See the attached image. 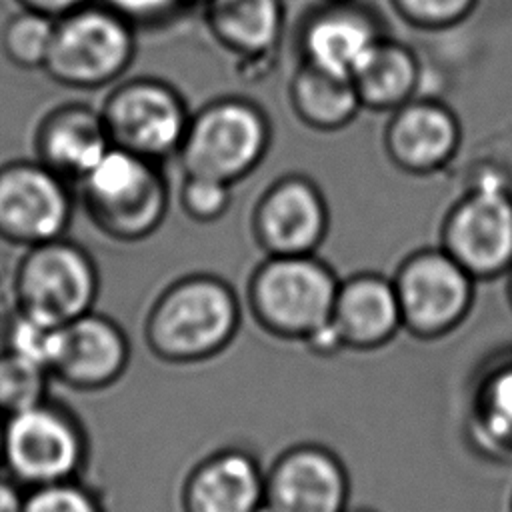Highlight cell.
<instances>
[{
  "label": "cell",
  "mask_w": 512,
  "mask_h": 512,
  "mask_svg": "<svg viewBox=\"0 0 512 512\" xmlns=\"http://www.w3.org/2000/svg\"><path fill=\"white\" fill-rule=\"evenodd\" d=\"M86 204L98 226L112 234L136 232L150 216L152 178L140 154L108 148L82 178Z\"/></svg>",
  "instance_id": "obj_13"
},
{
  "label": "cell",
  "mask_w": 512,
  "mask_h": 512,
  "mask_svg": "<svg viewBox=\"0 0 512 512\" xmlns=\"http://www.w3.org/2000/svg\"><path fill=\"white\" fill-rule=\"evenodd\" d=\"M22 8L46 14L50 18H62L84 6L86 0H18Z\"/></svg>",
  "instance_id": "obj_29"
},
{
  "label": "cell",
  "mask_w": 512,
  "mask_h": 512,
  "mask_svg": "<svg viewBox=\"0 0 512 512\" xmlns=\"http://www.w3.org/2000/svg\"><path fill=\"white\" fill-rule=\"evenodd\" d=\"M170 0H108V4L120 14L144 16L162 10Z\"/></svg>",
  "instance_id": "obj_31"
},
{
  "label": "cell",
  "mask_w": 512,
  "mask_h": 512,
  "mask_svg": "<svg viewBox=\"0 0 512 512\" xmlns=\"http://www.w3.org/2000/svg\"><path fill=\"white\" fill-rule=\"evenodd\" d=\"M468 432L484 454H512V360L488 366L476 380L468 406Z\"/></svg>",
  "instance_id": "obj_18"
},
{
  "label": "cell",
  "mask_w": 512,
  "mask_h": 512,
  "mask_svg": "<svg viewBox=\"0 0 512 512\" xmlns=\"http://www.w3.org/2000/svg\"><path fill=\"white\" fill-rule=\"evenodd\" d=\"M130 354L122 326L90 310L56 328L48 372L54 382L70 390L98 392L124 376Z\"/></svg>",
  "instance_id": "obj_9"
},
{
  "label": "cell",
  "mask_w": 512,
  "mask_h": 512,
  "mask_svg": "<svg viewBox=\"0 0 512 512\" xmlns=\"http://www.w3.org/2000/svg\"><path fill=\"white\" fill-rule=\"evenodd\" d=\"M4 424H6V418L0 414V472H2V452H4Z\"/></svg>",
  "instance_id": "obj_32"
},
{
  "label": "cell",
  "mask_w": 512,
  "mask_h": 512,
  "mask_svg": "<svg viewBox=\"0 0 512 512\" xmlns=\"http://www.w3.org/2000/svg\"><path fill=\"white\" fill-rule=\"evenodd\" d=\"M214 26L242 48L268 46L280 26L276 0H214Z\"/></svg>",
  "instance_id": "obj_21"
},
{
  "label": "cell",
  "mask_w": 512,
  "mask_h": 512,
  "mask_svg": "<svg viewBox=\"0 0 512 512\" xmlns=\"http://www.w3.org/2000/svg\"><path fill=\"white\" fill-rule=\"evenodd\" d=\"M226 190L224 184L212 178L194 176L186 190V204L192 208L194 214L208 216L218 212L224 206Z\"/></svg>",
  "instance_id": "obj_27"
},
{
  "label": "cell",
  "mask_w": 512,
  "mask_h": 512,
  "mask_svg": "<svg viewBox=\"0 0 512 512\" xmlns=\"http://www.w3.org/2000/svg\"><path fill=\"white\" fill-rule=\"evenodd\" d=\"M16 310L62 326L92 310L98 296V272L76 244L56 238L26 248L12 280Z\"/></svg>",
  "instance_id": "obj_4"
},
{
  "label": "cell",
  "mask_w": 512,
  "mask_h": 512,
  "mask_svg": "<svg viewBox=\"0 0 512 512\" xmlns=\"http://www.w3.org/2000/svg\"><path fill=\"white\" fill-rule=\"evenodd\" d=\"M510 512H512V494H510Z\"/></svg>",
  "instance_id": "obj_35"
},
{
  "label": "cell",
  "mask_w": 512,
  "mask_h": 512,
  "mask_svg": "<svg viewBox=\"0 0 512 512\" xmlns=\"http://www.w3.org/2000/svg\"><path fill=\"white\" fill-rule=\"evenodd\" d=\"M260 226L264 240L284 256H298L312 248L322 230V208L316 194L290 182L276 188L262 206Z\"/></svg>",
  "instance_id": "obj_17"
},
{
  "label": "cell",
  "mask_w": 512,
  "mask_h": 512,
  "mask_svg": "<svg viewBox=\"0 0 512 512\" xmlns=\"http://www.w3.org/2000/svg\"><path fill=\"white\" fill-rule=\"evenodd\" d=\"M130 52V32L118 14L82 6L56 18L44 70L66 86L94 88L112 80Z\"/></svg>",
  "instance_id": "obj_5"
},
{
  "label": "cell",
  "mask_w": 512,
  "mask_h": 512,
  "mask_svg": "<svg viewBox=\"0 0 512 512\" xmlns=\"http://www.w3.org/2000/svg\"><path fill=\"white\" fill-rule=\"evenodd\" d=\"M240 328V304L216 278L194 276L170 286L144 322L148 352L176 366L200 364L222 354Z\"/></svg>",
  "instance_id": "obj_1"
},
{
  "label": "cell",
  "mask_w": 512,
  "mask_h": 512,
  "mask_svg": "<svg viewBox=\"0 0 512 512\" xmlns=\"http://www.w3.org/2000/svg\"><path fill=\"white\" fill-rule=\"evenodd\" d=\"M448 244L468 274L492 276L512 262V200L498 182L486 178L456 210Z\"/></svg>",
  "instance_id": "obj_11"
},
{
  "label": "cell",
  "mask_w": 512,
  "mask_h": 512,
  "mask_svg": "<svg viewBox=\"0 0 512 512\" xmlns=\"http://www.w3.org/2000/svg\"><path fill=\"white\" fill-rule=\"evenodd\" d=\"M330 326L342 352L384 348L402 330L394 284L380 276H356L340 284Z\"/></svg>",
  "instance_id": "obj_15"
},
{
  "label": "cell",
  "mask_w": 512,
  "mask_h": 512,
  "mask_svg": "<svg viewBox=\"0 0 512 512\" xmlns=\"http://www.w3.org/2000/svg\"><path fill=\"white\" fill-rule=\"evenodd\" d=\"M88 454L84 424L58 400L46 398L6 418L2 472L24 490L80 478Z\"/></svg>",
  "instance_id": "obj_2"
},
{
  "label": "cell",
  "mask_w": 512,
  "mask_h": 512,
  "mask_svg": "<svg viewBox=\"0 0 512 512\" xmlns=\"http://www.w3.org/2000/svg\"><path fill=\"white\" fill-rule=\"evenodd\" d=\"M298 100L308 110L310 118L326 122L342 120L354 108V92L348 80L318 68L300 80Z\"/></svg>",
  "instance_id": "obj_25"
},
{
  "label": "cell",
  "mask_w": 512,
  "mask_h": 512,
  "mask_svg": "<svg viewBox=\"0 0 512 512\" xmlns=\"http://www.w3.org/2000/svg\"><path fill=\"white\" fill-rule=\"evenodd\" d=\"M404 4L424 18H448L460 12L468 0H404Z\"/></svg>",
  "instance_id": "obj_28"
},
{
  "label": "cell",
  "mask_w": 512,
  "mask_h": 512,
  "mask_svg": "<svg viewBox=\"0 0 512 512\" xmlns=\"http://www.w3.org/2000/svg\"><path fill=\"white\" fill-rule=\"evenodd\" d=\"M22 512H106L100 494L82 478L28 488Z\"/></svg>",
  "instance_id": "obj_26"
},
{
  "label": "cell",
  "mask_w": 512,
  "mask_h": 512,
  "mask_svg": "<svg viewBox=\"0 0 512 512\" xmlns=\"http://www.w3.org/2000/svg\"><path fill=\"white\" fill-rule=\"evenodd\" d=\"M510 300H512V282H510Z\"/></svg>",
  "instance_id": "obj_34"
},
{
  "label": "cell",
  "mask_w": 512,
  "mask_h": 512,
  "mask_svg": "<svg viewBox=\"0 0 512 512\" xmlns=\"http://www.w3.org/2000/svg\"><path fill=\"white\" fill-rule=\"evenodd\" d=\"M346 512H378L374 508H368V506H360V508H348Z\"/></svg>",
  "instance_id": "obj_33"
},
{
  "label": "cell",
  "mask_w": 512,
  "mask_h": 512,
  "mask_svg": "<svg viewBox=\"0 0 512 512\" xmlns=\"http://www.w3.org/2000/svg\"><path fill=\"white\" fill-rule=\"evenodd\" d=\"M402 328L418 340L454 332L472 304L470 274L444 254H422L402 266L394 282Z\"/></svg>",
  "instance_id": "obj_7"
},
{
  "label": "cell",
  "mask_w": 512,
  "mask_h": 512,
  "mask_svg": "<svg viewBox=\"0 0 512 512\" xmlns=\"http://www.w3.org/2000/svg\"><path fill=\"white\" fill-rule=\"evenodd\" d=\"M264 146V124L258 114L242 104H220L196 122L186 160L194 176L224 182L260 156Z\"/></svg>",
  "instance_id": "obj_12"
},
{
  "label": "cell",
  "mask_w": 512,
  "mask_h": 512,
  "mask_svg": "<svg viewBox=\"0 0 512 512\" xmlns=\"http://www.w3.org/2000/svg\"><path fill=\"white\" fill-rule=\"evenodd\" d=\"M56 18L22 8L2 28V52L20 68H44Z\"/></svg>",
  "instance_id": "obj_23"
},
{
  "label": "cell",
  "mask_w": 512,
  "mask_h": 512,
  "mask_svg": "<svg viewBox=\"0 0 512 512\" xmlns=\"http://www.w3.org/2000/svg\"><path fill=\"white\" fill-rule=\"evenodd\" d=\"M348 508V468L326 444H290L264 470L262 512H346Z\"/></svg>",
  "instance_id": "obj_6"
},
{
  "label": "cell",
  "mask_w": 512,
  "mask_h": 512,
  "mask_svg": "<svg viewBox=\"0 0 512 512\" xmlns=\"http://www.w3.org/2000/svg\"><path fill=\"white\" fill-rule=\"evenodd\" d=\"M50 382L46 366L10 348H0V414L4 418L44 402Z\"/></svg>",
  "instance_id": "obj_22"
},
{
  "label": "cell",
  "mask_w": 512,
  "mask_h": 512,
  "mask_svg": "<svg viewBox=\"0 0 512 512\" xmlns=\"http://www.w3.org/2000/svg\"><path fill=\"white\" fill-rule=\"evenodd\" d=\"M110 148V134L102 116L68 104L50 112L36 134L38 162L64 180H82Z\"/></svg>",
  "instance_id": "obj_16"
},
{
  "label": "cell",
  "mask_w": 512,
  "mask_h": 512,
  "mask_svg": "<svg viewBox=\"0 0 512 512\" xmlns=\"http://www.w3.org/2000/svg\"><path fill=\"white\" fill-rule=\"evenodd\" d=\"M412 62L396 48L374 44L372 52L354 74L358 90L372 102H392L400 98L412 82Z\"/></svg>",
  "instance_id": "obj_24"
},
{
  "label": "cell",
  "mask_w": 512,
  "mask_h": 512,
  "mask_svg": "<svg viewBox=\"0 0 512 512\" xmlns=\"http://www.w3.org/2000/svg\"><path fill=\"white\" fill-rule=\"evenodd\" d=\"M374 44L370 30L352 18L322 20L308 34V50L316 68L346 80L360 70Z\"/></svg>",
  "instance_id": "obj_19"
},
{
  "label": "cell",
  "mask_w": 512,
  "mask_h": 512,
  "mask_svg": "<svg viewBox=\"0 0 512 512\" xmlns=\"http://www.w3.org/2000/svg\"><path fill=\"white\" fill-rule=\"evenodd\" d=\"M72 214L66 180L34 160L0 166V238L30 248L62 238Z\"/></svg>",
  "instance_id": "obj_8"
},
{
  "label": "cell",
  "mask_w": 512,
  "mask_h": 512,
  "mask_svg": "<svg viewBox=\"0 0 512 512\" xmlns=\"http://www.w3.org/2000/svg\"><path fill=\"white\" fill-rule=\"evenodd\" d=\"M338 284L326 266L282 256L264 264L250 284V314L266 334L304 346L328 324Z\"/></svg>",
  "instance_id": "obj_3"
},
{
  "label": "cell",
  "mask_w": 512,
  "mask_h": 512,
  "mask_svg": "<svg viewBox=\"0 0 512 512\" xmlns=\"http://www.w3.org/2000/svg\"><path fill=\"white\" fill-rule=\"evenodd\" d=\"M264 470L246 446L216 448L182 478L180 512H262Z\"/></svg>",
  "instance_id": "obj_10"
},
{
  "label": "cell",
  "mask_w": 512,
  "mask_h": 512,
  "mask_svg": "<svg viewBox=\"0 0 512 512\" xmlns=\"http://www.w3.org/2000/svg\"><path fill=\"white\" fill-rule=\"evenodd\" d=\"M454 136L450 116L428 104L404 110L392 130L396 150L418 166H428L444 158L454 146Z\"/></svg>",
  "instance_id": "obj_20"
},
{
  "label": "cell",
  "mask_w": 512,
  "mask_h": 512,
  "mask_svg": "<svg viewBox=\"0 0 512 512\" xmlns=\"http://www.w3.org/2000/svg\"><path fill=\"white\" fill-rule=\"evenodd\" d=\"M110 138L134 154H164L182 134V110L160 86L130 84L120 88L102 114Z\"/></svg>",
  "instance_id": "obj_14"
},
{
  "label": "cell",
  "mask_w": 512,
  "mask_h": 512,
  "mask_svg": "<svg viewBox=\"0 0 512 512\" xmlns=\"http://www.w3.org/2000/svg\"><path fill=\"white\" fill-rule=\"evenodd\" d=\"M26 490L8 474L0 472V512H22Z\"/></svg>",
  "instance_id": "obj_30"
}]
</instances>
